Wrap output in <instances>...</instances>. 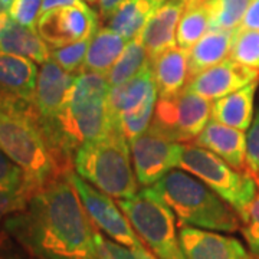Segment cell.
<instances>
[{
	"label": "cell",
	"mask_w": 259,
	"mask_h": 259,
	"mask_svg": "<svg viewBox=\"0 0 259 259\" xmlns=\"http://www.w3.org/2000/svg\"><path fill=\"white\" fill-rule=\"evenodd\" d=\"M250 3L252 0H207L206 6L210 16V29H238Z\"/></svg>",
	"instance_id": "4316f807"
},
{
	"label": "cell",
	"mask_w": 259,
	"mask_h": 259,
	"mask_svg": "<svg viewBox=\"0 0 259 259\" xmlns=\"http://www.w3.org/2000/svg\"><path fill=\"white\" fill-rule=\"evenodd\" d=\"M0 52L26 56L36 64L51 59V48L37 30L15 22L9 15L0 16Z\"/></svg>",
	"instance_id": "ac0fdd59"
},
{
	"label": "cell",
	"mask_w": 259,
	"mask_h": 259,
	"mask_svg": "<svg viewBox=\"0 0 259 259\" xmlns=\"http://www.w3.org/2000/svg\"><path fill=\"white\" fill-rule=\"evenodd\" d=\"M0 150L20 167L25 185L33 193L68 176L74 166L49 140L33 102L5 98L0 112Z\"/></svg>",
	"instance_id": "7a4b0ae2"
},
{
	"label": "cell",
	"mask_w": 259,
	"mask_h": 259,
	"mask_svg": "<svg viewBox=\"0 0 259 259\" xmlns=\"http://www.w3.org/2000/svg\"><path fill=\"white\" fill-rule=\"evenodd\" d=\"M259 79L219 98L212 105V120L246 131L253 121V100Z\"/></svg>",
	"instance_id": "44dd1931"
},
{
	"label": "cell",
	"mask_w": 259,
	"mask_h": 259,
	"mask_svg": "<svg viewBox=\"0 0 259 259\" xmlns=\"http://www.w3.org/2000/svg\"><path fill=\"white\" fill-rule=\"evenodd\" d=\"M32 259H35V258H32Z\"/></svg>",
	"instance_id": "ee69618b"
},
{
	"label": "cell",
	"mask_w": 259,
	"mask_h": 259,
	"mask_svg": "<svg viewBox=\"0 0 259 259\" xmlns=\"http://www.w3.org/2000/svg\"><path fill=\"white\" fill-rule=\"evenodd\" d=\"M74 167L78 176L117 200L139 193L128 140L114 124L104 137L87 143L76 151Z\"/></svg>",
	"instance_id": "5b68a950"
},
{
	"label": "cell",
	"mask_w": 259,
	"mask_h": 259,
	"mask_svg": "<svg viewBox=\"0 0 259 259\" xmlns=\"http://www.w3.org/2000/svg\"><path fill=\"white\" fill-rule=\"evenodd\" d=\"M42 2L44 0H13L8 15L20 25L36 30L42 15Z\"/></svg>",
	"instance_id": "836d02e7"
},
{
	"label": "cell",
	"mask_w": 259,
	"mask_h": 259,
	"mask_svg": "<svg viewBox=\"0 0 259 259\" xmlns=\"http://www.w3.org/2000/svg\"><path fill=\"white\" fill-rule=\"evenodd\" d=\"M256 79H259V71L239 64L232 58H226L202 74L193 76L186 88L202 95L206 100L216 101Z\"/></svg>",
	"instance_id": "7c38bea8"
},
{
	"label": "cell",
	"mask_w": 259,
	"mask_h": 259,
	"mask_svg": "<svg viewBox=\"0 0 259 259\" xmlns=\"http://www.w3.org/2000/svg\"><path fill=\"white\" fill-rule=\"evenodd\" d=\"M98 13L82 0L42 13L37 33L49 47L61 48L91 39L98 30Z\"/></svg>",
	"instance_id": "30bf717a"
},
{
	"label": "cell",
	"mask_w": 259,
	"mask_h": 259,
	"mask_svg": "<svg viewBox=\"0 0 259 259\" xmlns=\"http://www.w3.org/2000/svg\"><path fill=\"white\" fill-rule=\"evenodd\" d=\"M183 2H185L186 9H187V8H192V6H196V5H203L207 0H183Z\"/></svg>",
	"instance_id": "60d3db41"
},
{
	"label": "cell",
	"mask_w": 259,
	"mask_h": 259,
	"mask_svg": "<svg viewBox=\"0 0 259 259\" xmlns=\"http://www.w3.org/2000/svg\"><path fill=\"white\" fill-rule=\"evenodd\" d=\"M25 183L23 171L0 150V187H19Z\"/></svg>",
	"instance_id": "d590c367"
},
{
	"label": "cell",
	"mask_w": 259,
	"mask_h": 259,
	"mask_svg": "<svg viewBox=\"0 0 259 259\" xmlns=\"http://www.w3.org/2000/svg\"><path fill=\"white\" fill-rule=\"evenodd\" d=\"M95 246L98 259H157L146 246L141 248H127L118 242L111 241L104 236L95 226Z\"/></svg>",
	"instance_id": "f546056e"
},
{
	"label": "cell",
	"mask_w": 259,
	"mask_h": 259,
	"mask_svg": "<svg viewBox=\"0 0 259 259\" xmlns=\"http://www.w3.org/2000/svg\"><path fill=\"white\" fill-rule=\"evenodd\" d=\"M36 62L26 56L0 52V94L6 100L33 102L37 81Z\"/></svg>",
	"instance_id": "e0dca14e"
},
{
	"label": "cell",
	"mask_w": 259,
	"mask_h": 259,
	"mask_svg": "<svg viewBox=\"0 0 259 259\" xmlns=\"http://www.w3.org/2000/svg\"><path fill=\"white\" fill-rule=\"evenodd\" d=\"M241 231L249 250L259 258V192L241 218Z\"/></svg>",
	"instance_id": "d6a6232c"
},
{
	"label": "cell",
	"mask_w": 259,
	"mask_h": 259,
	"mask_svg": "<svg viewBox=\"0 0 259 259\" xmlns=\"http://www.w3.org/2000/svg\"><path fill=\"white\" fill-rule=\"evenodd\" d=\"M110 90L111 87L104 75L79 72L59 114L51 121L40 118L49 140L66 158L74 161L79 148L110 131Z\"/></svg>",
	"instance_id": "3957f363"
},
{
	"label": "cell",
	"mask_w": 259,
	"mask_h": 259,
	"mask_svg": "<svg viewBox=\"0 0 259 259\" xmlns=\"http://www.w3.org/2000/svg\"><path fill=\"white\" fill-rule=\"evenodd\" d=\"M124 2L125 0H95V5L98 6L101 19L108 22L110 18L117 12V9L120 8Z\"/></svg>",
	"instance_id": "74e56055"
},
{
	"label": "cell",
	"mask_w": 259,
	"mask_h": 259,
	"mask_svg": "<svg viewBox=\"0 0 259 259\" xmlns=\"http://www.w3.org/2000/svg\"><path fill=\"white\" fill-rule=\"evenodd\" d=\"M3 231L35 259H98L95 225L69 175L32 194Z\"/></svg>",
	"instance_id": "6da1fadb"
},
{
	"label": "cell",
	"mask_w": 259,
	"mask_h": 259,
	"mask_svg": "<svg viewBox=\"0 0 259 259\" xmlns=\"http://www.w3.org/2000/svg\"><path fill=\"white\" fill-rule=\"evenodd\" d=\"M239 28L259 30V0H252Z\"/></svg>",
	"instance_id": "8d00e7d4"
},
{
	"label": "cell",
	"mask_w": 259,
	"mask_h": 259,
	"mask_svg": "<svg viewBox=\"0 0 259 259\" xmlns=\"http://www.w3.org/2000/svg\"><path fill=\"white\" fill-rule=\"evenodd\" d=\"M210 30V16L206 3L187 8L183 12L176 32L177 47L190 51L194 44Z\"/></svg>",
	"instance_id": "484cf974"
},
{
	"label": "cell",
	"mask_w": 259,
	"mask_h": 259,
	"mask_svg": "<svg viewBox=\"0 0 259 259\" xmlns=\"http://www.w3.org/2000/svg\"><path fill=\"white\" fill-rule=\"evenodd\" d=\"M69 180L72 182L82 202L85 212L88 213L90 219L102 233L131 249L144 246L128 219L122 213L120 206L112 200L111 196L101 192L74 171L69 173Z\"/></svg>",
	"instance_id": "9c48e42d"
},
{
	"label": "cell",
	"mask_w": 259,
	"mask_h": 259,
	"mask_svg": "<svg viewBox=\"0 0 259 259\" xmlns=\"http://www.w3.org/2000/svg\"><path fill=\"white\" fill-rule=\"evenodd\" d=\"M151 189L173 210L180 226L229 233L241 228V219L231 204L203 182L187 173L171 170Z\"/></svg>",
	"instance_id": "277c9868"
},
{
	"label": "cell",
	"mask_w": 259,
	"mask_h": 259,
	"mask_svg": "<svg viewBox=\"0 0 259 259\" xmlns=\"http://www.w3.org/2000/svg\"><path fill=\"white\" fill-rule=\"evenodd\" d=\"M150 64H151V59L144 45L141 44L140 37L137 36L128 40L122 55L120 56V59L115 62L105 78L112 88L131 79Z\"/></svg>",
	"instance_id": "d4e9b609"
},
{
	"label": "cell",
	"mask_w": 259,
	"mask_h": 259,
	"mask_svg": "<svg viewBox=\"0 0 259 259\" xmlns=\"http://www.w3.org/2000/svg\"><path fill=\"white\" fill-rule=\"evenodd\" d=\"M140 241L157 259H186L176 231L175 213L151 186L117 202Z\"/></svg>",
	"instance_id": "8992f818"
},
{
	"label": "cell",
	"mask_w": 259,
	"mask_h": 259,
	"mask_svg": "<svg viewBox=\"0 0 259 259\" xmlns=\"http://www.w3.org/2000/svg\"><path fill=\"white\" fill-rule=\"evenodd\" d=\"M179 167L219 194L239 218L258 193V185L248 173L233 168L214 153L193 143L180 144Z\"/></svg>",
	"instance_id": "52a82bcc"
},
{
	"label": "cell",
	"mask_w": 259,
	"mask_h": 259,
	"mask_svg": "<svg viewBox=\"0 0 259 259\" xmlns=\"http://www.w3.org/2000/svg\"><path fill=\"white\" fill-rule=\"evenodd\" d=\"M179 241L186 259H259L239 239L214 231L180 226Z\"/></svg>",
	"instance_id": "4fadbf2b"
},
{
	"label": "cell",
	"mask_w": 259,
	"mask_h": 259,
	"mask_svg": "<svg viewBox=\"0 0 259 259\" xmlns=\"http://www.w3.org/2000/svg\"><path fill=\"white\" fill-rule=\"evenodd\" d=\"M133 167L139 183L148 187L179 166L180 144L168 140L158 131L148 127L141 136L130 141Z\"/></svg>",
	"instance_id": "8fae6325"
},
{
	"label": "cell",
	"mask_w": 259,
	"mask_h": 259,
	"mask_svg": "<svg viewBox=\"0 0 259 259\" xmlns=\"http://www.w3.org/2000/svg\"><path fill=\"white\" fill-rule=\"evenodd\" d=\"M3 105H5V98H3V95L0 94V112L3 110Z\"/></svg>",
	"instance_id": "b9f144b4"
},
{
	"label": "cell",
	"mask_w": 259,
	"mask_h": 259,
	"mask_svg": "<svg viewBox=\"0 0 259 259\" xmlns=\"http://www.w3.org/2000/svg\"><path fill=\"white\" fill-rule=\"evenodd\" d=\"M167 0H125L108 20V28L131 40L140 35L148 19L157 12Z\"/></svg>",
	"instance_id": "cb8c5ba5"
},
{
	"label": "cell",
	"mask_w": 259,
	"mask_h": 259,
	"mask_svg": "<svg viewBox=\"0 0 259 259\" xmlns=\"http://www.w3.org/2000/svg\"><path fill=\"white\" fill-rule=\"evenodd\" d=\"M12 3H13V0H0V16L9 13Z\"/></svg>",
	"instance_id": "ab89813d"
},
{
	"label": "cell",
	"mask_w": 259,
	"mask_h": 259,
	"mask_svg": "<svg viewBox=\"0 0 259 259\" xmlns=\"http://www.w3.org/2000/svg\"><path fill=\"white\" fill-rule=\"evenodd\" d=\"M151 71L158 97H173L189 82V51L175 47L161 52L151 61Z\"/></svg>",
	"instance_id": "d6986e66"
},
{
	"label": "cell",
	"mask_w": 259,
	"mask_h": 259,
	"mask_svg": "<svg viewBox=\"0 0 259 259\" xmlns=\"http://www.w3.org/2000/svg\"><path fill=\"white\" fill-rule=\"evenodd\" d=\"M76 0H44L42 2V13H47L49 10L58 9V8H62V6H68V5H72Z\"/></svg>",
	"instance_id": "f35d334b"
},
{
	"label": "cell",
	"mask_w": 259,
	"mask_h": 259,
	"mask_svg": "<svg viewBox=\"0 0 259 259\" xmlns=\"http://www.w3.org/2000/svg\"><path fill=\"white\" fill-rule=\"evenodd\" d=\"M185 10L186 5L183 0H167L148 19L146 26L140 32L139 37L151 61L161 52L177 47V26Z\"/></svg>",
	"instance_id": "2e32d148"
},
{
	"label": "cell",
	"mask_w": 259,
	"mask_h": 259,
	"mask_svg": "<svg viewBox=\"0 0 259 259\" xmlns=\"http://www.w3.org/2000/svg\"><path fill=\"white\" fill-rule=\"evenodd\" d=\"M235 30L210 29L194 44V47L189 51L190 79L229 58Z\"/></svg>",
	"instance_id": "7402d4cb"
},
{
	"label": "cell",
	"mask_w": 259,
	"mask_h": 259,
	"mask_svg": "<svg viewBox=\"0 0 259 259\" xmlns=\"http://www.w3.org/2000/svg\"><path fill=\"white\" fill-rule=\"evenodd\" d=\"M157 94L158 91L153 93L137 110L121 115L115 122H112L122 131V134L128 140V143L133 139L141 136L150 127V121H153L156 104H157Z\"/></svg>",
	"instance_id": "83f0119b"
},
{
	"label": "cell",
	"mask_w": 259,
	"mask_h": 259,
	"mask_svg": "<svg viewBox=\"0 0 259 259\" xmlns=\"http://www.w3.org/2000/svg\"><path fill=\"white\" fill-rule=\"evenodd\" d=\"M32 194L33 192L25 183L19 187H0V223L5 222L10 214L23 209Z\"/></svg>",
	"instance_id": "1f68e13d"
},
{
	"label": "cell",
	"mask_w": 259,
	"mask_h": 259,
	"mask_svg": "<svg viewBox=\"0 0 259 259\" xmlns=\"http://www.w3.org/2000/svg\"><path fill=\"white\" fill-rule=\"evenodd\" d=\"M75 76L76 75L61 68L54 59L42 64L37 74L33 98V105L42 120H54L59 114L71 91Z\"/></svg>",
	"instance_id": "5bb4252c"
},
{
	"label": "cell",
	"mask_w": 259,
	"mask_h": 259,
	"mask_svg": "<svg viewBox=\"0 0 259 259\" xmlns=\"http://www.w3.org/2000/svg\"><path fill=\"white\" fill-rule=\"evenodd\" d=\"M193 144L203 147L223 158L233 168L245 171L246 168V134L245 131L209 120Z\"/></svg>",
	"instance_id": "9a60e30c"
},
{
	"label": "cell",
	"mask_w": 259,
	"mask_h": 259,
	"mask_svg": "<svg viewBox=\"0 0 259 259\" xmlns=\"http://www.w3.org/2000/svg\"><path fill=\"white\" fill-rule=\"evenodd\" d=\"M157 91L151 64L136 76L117 87H112L108 95V111L111 124L127 112L137 110L153 93Z\"/></svg>",
	"instance_id": "ffe728a7"
},
{
	"label": "cell",
	"mask_w": 259,
	"mask_h": 259,
	"mask_svg": "<svg viewBox=\"0 0 259 259\" xmlns=\"http://www.w3.org/2000/svg\"><path fill=\"white\" fill-rule=\"evenodd\" d=\"M128 40L111 28H101L91 37L82 72H95L107 76L115 62L120 59Z\"/></svg>",
	"instance_id": "603a6c76"
},
{
	"label": "cell",
	"mask_w": 259,
	"mask_h": 259,
	"mask_svg": "<svg viewBox=\"0 0 259 259\" xmlns=\"http://www.w3.org/2000/svg\"><path fill=\"white\" fill-rule=\"evenodd\" d=\"M82 2H87V3H95V0H82Z\"/></svg>",
	"instance_id": "7bdbcfd3"
},
{
	"label": "cell",
	"mask_w": 259,
	"mask_h": 259,
	"mask_svg": "<svg viewBox=\"0 0 259 259\" xmlns=\"http://www.w3.org/2000/svg\"><path fill=\"white\" fill-rule=\"evenodd\" d=\"M91 39L79 40L71 45L61 48H52L51 49V59H54L56 64L65 71L75 74V72H82L83 61L87 56V51L90 47Z\"/></svg>",
	"instance_id": "4dcf8cb0"
},
{
	"label": "cell",
	"mask_w": 259,
	"mask_h": 259,
	"mask_svg": "<svg viewBox=\"0 0 259 259\" xmlns=\"http://www.w3.org/2000/svg\"><path fill=\"white\" fill-rule=\"evenodd\" d=\"M212 102L185 88L173 97L158 98L151 127L175 143H193L212 117Z\"/></svg>",
	"instance_id": "ba28073f"
},
{
	"label": "cell",
	"mask_w": 259,
	"mask_h": 259,
	"mask_svg": "<svg viewBox=\"0 0 259 259\" xmlns=\"http://www.w3.org/2000/svg\"><path fill=\"white\" fill-rule=\"evenodd\" d=\"M259 187V110L253 117L249 130L246 133V168Z\"/></svg>",
	"instance_id": "e575fe53"
},
{
	"label": "cell",
	"mask_w": 259,
	"mask_h": 259,
	"mask_svg": "<svg viewBox=\"0 0 259 259\" xmlns=\"http://www.w3.org/2000/svg\"><path fill=\"white\" fill-rule=\"evenodd\" d=\"M229 58L259 71V30L236 29Z\"/></svg>",
	"instance_id": "f1b7e54d"
}]
</instances>
